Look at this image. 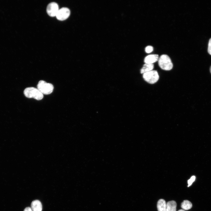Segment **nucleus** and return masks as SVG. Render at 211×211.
Here are the masks:
<instances>
[{
    "label": "nucleus",
    "instance_id": "obj_1",
    "mask_svg": "<svg viewBox=\"0 0 211 211\" xmlns=\"http://www.w3.org/2000/svg\"><path fill=\"white\" fill-rule=\"evenodd\" d=\"M24 94L26 97L33 98L38 100H42L44 97L43 94L38 89L34 87L26 88L24 91Z\"/></svg>",
    "mask_w": 211,
    "mask_h": 211
},
{
    "label": "nucleus",
    "instance_id": "obj_2",
    "mask_svg": "<svg viewBox=\"0 0 211 211\" xmlns=\"http://www.w3.org/2000/svg\"><path fill=\"white\" fill-rule=\"evenodd\" d=\"M158 61L160 67L163 70H170L173 67V65L171 58L167 55H161Z\"/></svg>",
    "mask_w": 211,
    "mask_h": 211
},
{
    "label": "nucleus",
    "instance_id": "obj_3",
    "mask_svg": "<svg viewBox=\"0 0 211 211\" xmlns=\"http://www.w3.org/2000/svg\"><path fill=\"white\" fill-rule=\"evenodd\" d=\"M37 89L43 94L48 95L51 93L54 87L51 84L47 83L43 80H40L37 85Z\"/></svg>",
    "mask_w": 211,
    "mask_h": 211
},
{
    "label": "nucleus",
    "instance_id": "obj_4",
    "mask_svg": "<svg viewBox=\"0 0 211 211\" xmlns=\"http://www.w3.org/2000/svg\"><path fill=\"white\" fill-rule=\"evenodd\" d=\"M143 77L146 82L150 84H154L156 83L159 78L158 72L154 70H152L144 74Z\"/></svg>",
    "mask_w": 211,
    "mask_h": 211
},
{
    "label": "nucleus",
    "instance_id": "obj_5",
    "mask_svg": "<svg viewBox=\"0 0 211 211\" xmlns=\"http://www.w3.org/2000/svg\"><path fill=\"white\" fill-rule=\"evenodd\" d=\"M59 9L58 4L56 3L52 2L48 5L47 10L50 16L54 17H56Z\"/></svg>",
    "mask_w": 211,
    "mask_h": 211
},
{
    "label": "nucleus",
    "instance_id": "obj_6",
    "mask_svg": "<svg viewBox=\"0 0 211 211\" xmlns=\"http://www.w3.org/2000/svg\"><path fill=\"white\" fill-rule=\"evenodd\" d=\"M69 9L67 7L59 9L56 17L60 21H64L67 19L70 15Z\"/></svg>",
    "mask_w": 211,
    "mask_h": 211
},
{
    "label": "nucleus",
    "instance_id": "obj_7",
    "mask_svg": "<svg viewBox=\"0 0 211 211\" xmlns=\"http://www.w3.org/2000/svg\"><path fill=\"white\" fill-rule=\"evenodd\" d=\"M159 55L157 54H151L148 55L145 58L144 62L146 64H153L158 61Z\"/></svg>",
    "mask_w": 211,
    "mask_h": 211
},
{
    "label": "nucleus",
    "instance_id": "obj_8",
    "mask_svg": "<svg viewBox=\"0 0 211 211\" xmlns=\"http://www.w3.org/2000/svg\"><path fill=\"white\" fill-rule=\"evenodd\" d=\"M31 208L32 211H42V206L41 202L38 200L33 201L31 204Z\"/></svg>",
    "mask_w": 211,
    "mask_h": 211
},
{
    "label": "nucleus",
    "instance_id": "obj_9",
    "mask_svg": "<svg viewBox=\"0 0 211 211\" xmlns=\"http://www.w3.org/2000/svg\"><path fill=\"white\" fill-rule=\"evenodd\" d=\"M177 204L175 201L168 202L166 205V211H176Z\"/></svg>",
    "mask_w": 211,
    "mask_h": 211
},
{
    "label": "nucleus",
    "instance_id": "obj_10",
    "mask_svg": "<svg viewBox=\"0 0 211 211\" xmlns=\"http://www.w3.org/2000/svg\"><path fill=\"white\" fill-rule=\"evenodd\" d=\"M154 67L153 64H145L142 68L141 69L140 73L142 74L150 72L152 70Z\"/></svg>",
    "mask_w": 211,
    "mask_h": 211
},
{
    "label": "nucleus",
    "instance_id": "obj_11",
    "mask_svg": "<svg viewBox=\"0 0 211 211\" xmlns=\"http://www.w3.org/2000/svg\"><path fill=\"white\" fill-rule=\"evenodd\" d=\"M166 202L164 200H160L157 205L158 211H166Z\"/></svg>",
    "mask_w": 211,
    "mask_h": 211
},
{
    "label": "nucleus",
    "instance_id": "obj_12",
    "mask_svg": "<svg viewBox=\"0 0 211 211\" xmlns=\"http://www.w3.org/2000/svg\"><path fill=\"white\" fill-rule=\"evenodd\" d=\"M181 206L182 209L185 210H188L192 207V205L190 201L186 200H184L181 203Z\"/></svg>",
    "mask_w": 211,
    "mask_h": 211
},
{
    "label": "nucleus",
    "instance_id": "obj_13",
    "mask_svg": "<svg viewBox=\"0 0 211 211\" xmlns=\"http://www.w3.org/2000/svg\"><path fill=\"white\" fill-rule=\"evenodd\" d=\"M195 177L194 176H192L191 178L188 181V187H189L191 186L193 182L195 181Z\"/></svg>",
    "mask_w": 211,
    "mask_h": 211
},
{
    "label": "nucleus",
    "instance_id": "obj_14",
    "mask_svg": "<svg viewBox=\"0 0 211 211\" xmlns=\"http://www.w3.org/2000/svg\"><path fill=\"white\" fill-rule=\"evenodd\" d=\"M153 47L150 46L147 47L145 49L146 52L147 53H151L153 51Z\"/></svg>",
    "mask_w": 211,
    "mask_h": 211
},
{
    "label": "nucleus",
    "instance_id": "obj_15",
    "mask_svg": "<svg viewBox=\"0 0 211 211\" xmlns=\"http://www.w3.org/2000/svg\"><path fill=\"white\" fill-rule=\"evenodd\" d=\"M208 51V53L211 55V38L209 41Z\"/></svg>",
    "mask_w": 211,
    "mask_h": 211
},
{
    "label": "nucleus",
    "instance_id": "obj_16",
    "mask_svg": "<svg viewBox=\"0 0 211 211\" xmlns=\"http://www.w3.org/2000/svg\"><path fill=\"white\" fill-rule=\"evenodd\" d=\"M24 211H32V210L31 208L28 207L25 209Z\"/></svg>",
    "mask_w": 211,
    "mask_h": 211
},
{
    "label": "nucleus",
    "instance_id": "obj_17",
    "mask_svg": "<svg viewBox=\"0 0 211 211\" xmlns=\"http://www.w3.org/2000/svg\"><path fill=\"white\" fill-rule=\"evenodd\" d=\"M178 211H185V210H183V209H181V210H179Z\"/></svg>",
    "mask_w": 211,
    "mask_h": 211
},
{
    "label": "nucleus",
    "instance_id": "obj_18",
    "mask_svg": "<svg viewBox=\"0 0 211 211\" xmlns=\"http://www.w3.org/2000/svg\"><path fill=\"white\" fill-rule=\"evenodd\" d=\"M210 73H211V67H210Z\"/></svg>",
    "mask_w": 211,
    "mask_h": 211
}]
</instances>
